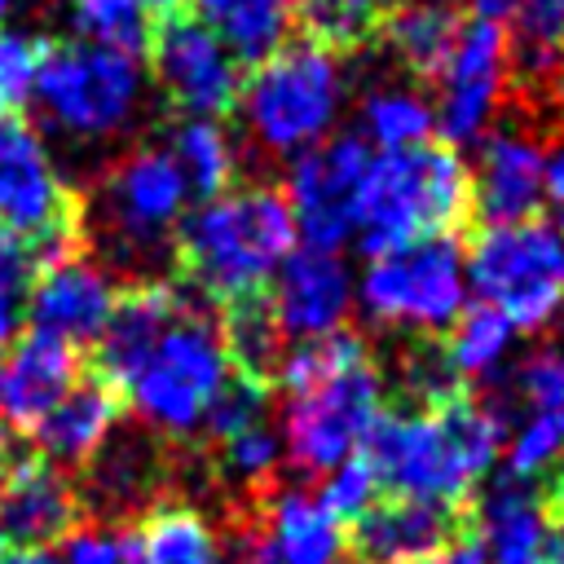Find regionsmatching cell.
Segmentation results:
<instances>
[{
    "label": "cell",
    "mask_w": 564,
    "mask_h": 564,
    "mask_svg": "<svg viewBox=\"0 0 564 564\" xmlns=\"http://www.w3.org/2000/svg\"><path fill=\"white\" fill-rule=\"evenodd\" d=\"M502 449L498 419L467 388L441 405L383 410L357 449L379 489L467 507L471 489L489 476Z\"/></svg>",
    "instance_id": "1"
},
{
    "label": "cell",
    "mask_w": 564,
    "mask_h": 564,
    "mask_svg": "<svg viewBox=\"0 0 564 564\" xmlns=\"http://www.w3.org/2000/svg\"><path fill=\"white\" fill-rule=\"evenodd\" d=\"M300 247L278 185H238L194 203L176 225V260L207 300L238 304L269 291L278 264Z\"/></svg>",
    "instance_id": "2"
},
{
    "label": "cell",
    "mask_w": 564,
    "mask_h": 564,
    "mask_svg": "<svg viewBox=\"0 0 564 564\" xmlns=\"http://www.w3.org/2000/svg\"><path fill=\"white\" fill-rule=\"evenodd\" d=\"M471 216V167L458 150L427 141L414 150L370 154L361 203H357V247L392 256L419 238L458 234Z\"/></svg>",
    "instance_id": "3"
},
{
    "label": "cell",
    "mask_w": 564,
    "mask_h": 564,
    "mask_svg": "<svg viewBox=\"0 0 564 564\" xmlns=\"http://www.w3.org/2000/svg\"><path fill=\"white\" fill-rule=\"evenodd\" d=\"M229 370L234 366H229L220 326L185 291L167 313V322L154 330V339L141 348V357L123 370V379L110 392L128 401L154 432L189 436L203 427V414L220 392V383L229 379Z\"/></svg>",
    "instance_id": "4"
},
{
    "label": "cell",
    "mask_w": 564,
    "mask_h": 564,
    "mask_svg": "<svg viewBox=\"0 0 564 564\" xmlns=\"http://www.w3.org/2000/svg\"><path fill=\"white\" fill-rule=\"evenodd\" d=\"M238 106L260 150L295 159L335 132L344 106L339 62L317 44H286L242 79Z\"/></svg>",
    "instance_id": "5"
},
{
    "label": "cell",
    "mask_w": 564,
    "mask_h": 564,
    "mask_svg": "<svg viewBox=\"0 0 564 564\" xmlns=\"http://www.w3.org/2000/svg\"><path fill=\"white\" fill-rule=\"evenodd\" d=\"M463 273L476 304L498 308L516 335L542 330L564 300V234L542 216L485 225L463 251Z\"/></svg>",
    "instance_id": "6"
},
{
    "label": "cell",
    "mask_w": 564,
    "mask_h": 564,
    "mask_svg": "<svg viewBox=\"0 0 564 564\" xmlns=\"http://www.w3.org/2000/svg\"><path fill=\"white\" fill-rule=\"evenodd\" d=\"M141 97H145L141 57L93 48L79 40L44 48L31 93L44 123H53L75 141H101L123 132L137 119Z\"/></svg>",
    "instance_id": "7"
},
{
    "label": "cell",
    "mask_w": 564,
    "mask_h": 564,
    "mask_svg": "<svg viewBox=\"0 0 564 564\" xmlns=\"http://www.w3.org/2000/svg\"><path fill=\"white\" fill-rule=\"evenodd\" d=\"M357 304L379 326L441 335L467 308V273L458 234L419 238L392 256H375L357 282Z\"/></svg>",
    "instance_id": "8"
},
{
    "label": "cell",
    "mask_w": 564,
    "mask_h": 564,
    "mask_svg": "<svg viewBox=\"0 0 564 564\" xmlns=\"http://www.w3.org/2000/svg\"><path fill=\"white\" fill-rule=\"evenodd\" d=\"M0 234L18 238L40 264L75 251L79 212L48 145L18 115H0Z\"/></svg>",
    "instance_id": "9"
},
{
    "label": "cell",
    "mask_w": 564,
    "mask_h": 564,
    "mask_svg": "<svg viewBox=\"0 0 564 564\" xmlns=\"http://www.w3.org/2000/svg\"><path fill=\"white\" fill-rule=\"evenodd\" d=\"M379 414H383V379L366 357L330 375L326 383L286 397L282 449L300 471L326 476L330 467H339L366 445Z\"/></svg>",
    "instance_id": "10"
},
{
    "label": "cell",
    "mask_w": 564,
    "mask_h": 564,
    "mask_svg": "<svg viewBox=\"0 0 564 564\" xmlns=\"http://www.w3.org/2000/svg\"><path fill=\"white\" fill-rule=\"evenodd\" d=\"M366 167H370V145L357 132L326 137L322 145L291 159L282 198L291 207V220L304 247L339 251L352 238Z\"/></svg>",
    "instance_id": "11"
},
{
    "label": "cell",
    "mask_w": 564,
    "mask_h": 564,
    "mask_svg": "<svg viewBox=\"0 0 564 564\" xmlns=\"http://www.w3.org/2000/svg\"><path fill=\"white\" fill-rule=\"evenodd\" d=\"M145 53L154 57V79L163 97L185 119H220L238 106L242 66L194 13L172 9L167 18H159Z\"/></svg>",
    "instance_id": "12"
},
{
    "label": "cell",
    "mask_w": 564,
    "mask_h": 564,
    "mask_svg": "<svg viewBox=\"0 0 564 564\" xmlns=\"http://www.w3.org/2000/svg\"><path fill=\"white\" fill-rule=\"evenodd\" d=\"M185 212H189L185 176L176 172L172 154L159 145H141L123 154L101 181V225L128 256L176 238Z\"/></svg>",
    "instance_id": "13"
},
{
    "label": "cell",
    "mask_w": 564,
    "mask_h": 564,
    "mask_svg": "<svg viewBox=\"0 0 564 564\" xmlns=\"http://www.w3.org/2000/svg\"><path fill=\"white\" fill-rule=\"evenodd\" d=\"M502 84H507V31L485 18L463 22V31L436 75L432 115H436L441 145H449L458 154H463V145H476L489 132Z\"/></svg>",
    "instance_id": "14"
},
{
    "label": "cell",
    "mask_w": 564,
    "mask_h": 564,
    "mask_svg": "<svg viewBox=\"0 0 564 564\" xmlns=\"http://www.w3.org/2000/svg\"><path fill=\"white\" fill-rule=\"evenodd\" d=\"M115 300H119V286L110 269L88 260L84 251H66L35 269L26 326L31 335L57 339L66 348H93L115 313Z\"/></svg>",
    "instance_id": "15"
},
{
    "label": "cell",
    "mask_w": 564,
    "mask_h": 564,
    "mask_svg": "<svg viewBox=\"0 0 564 564\" xmlns=\"http://www.w3.org/2000/svg\"><path fill=\"white\" fill-rule=\"evenodd\" d=\"M463 533H471V502L449 507L432 498L388 494V498H375L352 520L348 560L352 564H414V560L445 551Z\"/></svg>",
    "instance_id": "16"
},
{
    "label": "cell",
    "mask_w": 564,
    "mask_h": 564,
    "mask_svg": "<svg viewBox=\"0 0 564 564\" xmlns=\"http://www.w3.org/2000/svg\"><path fill=\"white\" fill-rule=\"evenodd\" d=\"M352 295H357V286H352V273L339 260V251L295 247L278 264L269 291H264V304H269L282 339L300 344V339H322V335L344 330Z\"/></svg>",
    "instance_id": "17"
},
{
    "label": "cell",
    "mask_w": 564,
    "mask_h": 564,
    "mask_svg": "<svg viewBox=\"0 0 564 564\" xmlns=\"http://www.w3.org/2000/svg\"><path fill=\"white\" fill-rule=\"evenodd\" d=\"M79 489L70 476L40 458H13L0 476V546H53L79 520Z\"/></svg>",
    "instance_id": "18"
},
{
    "label": "cell",
    "mask_w": 564,
    "mask_h": 564,
    "mask_svg": "<svg viewBox=\"0 0 564 564\" xmlns=\"http://www.w3.org/2000/svg\"><path fill=\"white\" fill-rule=\"evenodd\" d=\"M542 198V145L516 128L485 132L471 172V216H480L485 225H516L533 220Z\"/></svg>",
    "instance_id": "19"
},
{
    "label": "cell",
    "mask_w": 564,
    "mask_h": 564,
    "mask_svg": "<svg viewBox=\"0 0 564 564\" xmlns=\"http://www.w3.org/2000/svg\"><path fill=\"white\" fill-rule=\"evenodd\" d=\"M115 423H119V397L101 383V379H88V383H70L31 427L35 436V454L57 463L62 471L66 467H84L88 458H97L110 436H115Z\"/></svg>",
    "instance_id": "20"
},
{
    "label": "cell",
    "mask_w": 564,
    "mask_h": 564,
    "mask_svg": "<svg viewBox=\"0 0 564 564\" xmlns=\"http://www.w3.org/2000/svg\"><path fill=\"white\" fill-rule=\"evenodd\" d=\"M485 564H546V507L529 480L498 476L471 507Z\"/></svg>",
    "instance_id": "21"
},
{
    "label": "cell",
    "mask_w": 564,
    "mask_h": 564,
    "mask_svg": "<svg viewBox=\"0 0 564 564\" xmlns=\"http://www.w3.org/2000/svg\"><path fill=\"white\" fill-rule=\"evenodd\" d=\"M75 348L44 335H18L0 361V419L9 427H35V419L75 383Z\"/></svg>",
    "instance_id": "22"
},
{
    "label": "cell",
    "mask_w": 564,
    "mask_h": 564,
    "mask_svg": "<svg viewBox=\"0 0 564 564\" xmlns=\"http://www.w3.org/2000/svg\"><path fill=\"white\" fill-rule=\"evenodd\" d=\"M507 75L564 106V0H520L507 35Z\"/></svg>",
    "instance_id": "23"
},
{
    "label": "cell",
    "mask_w": 564,
    "mask_h": 564,
    "mask_svg": "<svg viewBox=\"0 0 564 564\" xmlns=\"http://www.w3.org/2000/svg\"><path fill=\"white\" fill-rule=\"evenodd\" d=\"M194 18L225 44V53L242 66L256 70L273 53H282L291 40V4L286 0H189Z\"/></svg>",
    "instance_id": "24"
},
{
    "label": "cell",
    "mask_w": 564,
    "mask_h": 564,
    "mask_svg": "<svg viewBox=\"0 0 564 564\" xmlns=\"http://www.w3.org/2000/svg\"><path fill=\"white\" fill-rule=\"evenodd\" d=\"M256 533L282 564H348V542H344L339 524L304 489L273 494L264 524Z\"/></svg>",
    "instance_id": "25"
},
{
    "label": "cell",
    "mask_w": 564,
    "mask_h": 564,
    "mask_svg": "<svg viewBox=\"0 0 564 564\" xmlns=\"http://www.w3.org/2000/svg\"><path fill=\"white\" fill-rule=\"evenodd\" d=\"M383 40L392 44V53L419 75V79H436L458 31H463V18L454 4L445 0H397L388 13H383Z\"/></svg>",
    "instance_id": "26"
},
{
    "label": "cell",
    "mask_w": 564,
    "mask_h": 564,
    "mask_svg": "<svg viewBox=\"0 0 564 564\" xmlns=\"http://www.w3.org/2000/svg\"><path fill=\"white\" fill-rule=\"evenodd\" d=\"M167 154L176 163V172L185 176V189L189 198H216L234 185V141L229 132L220 128V119H181L172 128V141H167Z\"/></svg>",
    "instance_id": "27"
},
{
    "label": "cell",
    "mask_w": 564,
    "mask_h": 564,
    "mask_svg": "<svg viewBox=\"0 0 564 564\" xmlns=\"http://www.w3.org/2000/svg\"><path fill=\"white\" fill-rule=\"evenodd\" d=\"M511 344H516V326L498 308L471 304V308H463L454 317V326H449L441 348H445L449 370L463 383H476V379H494L498 370H507Z\"/></svg>",
    "instance_id": "28"
},
{
    "label": "cell",
    "mask_w": 564,
    "mask_h": 564,
    "mask_svg": "<svg viewBox=\"0 0 564 564\" xmlns=\"http://www.w3.org/2000/svg\"><path fill=\"white\" fill-rule=\"evenodd\" d=\"M436 132V115H432V101L410 93V88H375L366 101H361V141L375 145L379 154H392V150H414V145H427Z\"/></svg>",
    "instance_id": "29"
},
{
    "label": "cell",
    "mask_w": 564,
    "mask_h": 564,
    "mask_svg": "<svg viewBox=\"0 0 564 564\" xmlns=\"http://www.w3.org/2000/svg\"><path fill=\"white\" fill-rule=\"evenodd\" d=\"M70 35L93 48H115L141 57L154 35V9L145 0H70Z\"/></svg>",
    "instance_id": "30"
},
{
    "label": "cell",
    "mask_w": 564,
    "mask_h": 564,
    "mask_svg": "<svg viewBox=\"0 0 564 564\" xmlns=\"http://www.w3.org/2000/svg\"><path fill=\"white\" fill-rule=\"evenodd\" d=\"M141 564H220V546L212 524L181 502H163L137 529Z\"/></svg>",
    "instance_id": "31"
},
{
    "label": "cell",
    "mask_w": 564,
    "mask_h": 564,
    "mask_svg": "<svg viewBox=\"0 0 564 564\" xmlns=\"http://www.w3.org/2000/svg\"><path fill=\"white\" fill-rule=\"evenodd\" d=\"M220 339H225L229 366H234L238 375H251V379L273 383L278 361H282V352H286V339H282V330H278V322H273L264 295L225 304Z\"/></svg>",
    "instance_id": "32"
},
{
    "label": "cell",
    "mask_w": 564,
    "mask_h": 564,
    "mask_svg": "<svg viewBox=\"0 0 564 564\" xmlns=\"http://www.w3.org/2000/svg\"><path fill=\"white\" fill-rule=\"evenodd\" d=\"M366 357H370V348L352 330H335V335H322V339H300V344H286L273 383L286 397H295V392H308V388L326 383L330 375H339V370H348Z\"/></svg>",
    "instance_id": "33"
},
{
    "label": "cell",
    "mask_w": 564,
    "mask_h": 564,
    "mask_svg": "<svg viewBox=\"0 0 564 564\" xmlns=\"http://www.w3.org/2000/svg\"><path fill=\"white\" fill-rule=\"evenodd\" d=\"M291 13L304 26V44L326 53H348L383 26V9L375 0H300Z\"/></svg>",
    "instance_id": "34"
},
{
    "label": "cell",
    "mask_w": 564,
    "mask_h": 564,
    "mask_svg": "<svg viewBox=\"0 0 564 564\" xmlns=\"http://www.w3.org/2000/svg\"><path fill=\"white\" fill-rule=\"evenodd\" d=\"M564 458V405L524 410L507 427V476L533 480Z\"/></svg>",
    "instance_id": "35"
},
{
    "label": "cell",
    "mask_w": 564,
    "mask_h": 564,
    "mask_svg": "<svg viewBox=\"0 0 564 564\" xmlns=\"http://www.w3.org/2000/svg\"><path fill=\"white\" fill-rule=\"evenodd\" d=\"M278 458H282V441H278V432L269 423L242 427V432L220 441V471L242 489L269 485L273 471H278Z\"/></svg>",
    "instance_id": "36"
},
{
    "label": "cell",
    "mask_w": 564,
    "mask_h": 564,
    "mask_svg": "<svg viewBox=\"0 0 564 564\" xmlns=\"http://www.w3.org/2000/svg\"><path fill=\"white\" fill-rule=\"evenodd\" d=\"M264 414H269V383L229 370V379L220 383V392L212 397V405H207V414H203V427H207L216 441H225V436H234V432H242V427L264 423Z\"/></svg>",
    "instance_id": "37"
},
{
    "label": "cell",
    "mask_w": 564,
    "mask_h": 564,
    "mask_svg": "<svg viewBox=\"0 0 564 564\" xmlns=\"http://www.w3.org/2000/svg\"><path fill=\"white\" fill-rule=\"evenodd\" d=\"M44 48L48 44L40 35L0 26V115H18L22 106H31Z\"/></svg>",
    "instance_id": "38"
},
{
    "label": "cell",
    "mask_w": 564,
    "mask_h": 564,
    "mask_svg": "<svg viewBox=\"0 0 564 564\" xmlns=\"http://www.w3.org/2000/svg\"><path fill=\"white\" fill-rule=\"evenodd\" d=\"M313 498H317V507H322L335 524H352V520L379 498V480H375L370 463H366L361 454H352V458H344L339 467H330V471L322 476V489H317Z\"/></svg>",
    "instance_id": "39"
},
{
    "label": "cell",
    "mask_w": 564,
    "mask_h": 564,
    "mask_svg": "<svg viewBox=\"0 0 564 564\" xmlns=\"http://www.w3.org/2000/svg\"><path fill=\"white\" fill-rule=\"evenodd\" d=\"M40 260L9 234H0V344L18 339L26 326V300L35 282Z\"/></svg>",
    "instance_id": "40"
},
{
    "label": "cell",
    "mask_w": 564,
    "mask_h": 564,
    "mask_svg": "<svg viewBox=\"0 0 564 564\" xmlns=\"http://www.w3.org/2000/svg\"><path fill=\"white\" fill-rule=\"evenodd\" d=\"M57 564H141V538L128 524H84L66 533Z\"/></svg>",
    "instance_id": "41"
},
{
    "label": "cell",
    "mask_w": 564,
    "mask_h": 564,
    "mask_svg": "<svg viewBox=\"0 0 564 564\" xmlns=\"http://www.w3.org/2000/svg\"><path fill=\"white\" fill-rule=\"evenodd\" d=\"M401 375H405V392H410L419 405H441V401H449V397L463 392V379L449 370L445 348H441L436 339L414 344V348L405 352Z\"/></svg>",
    "instance_id": "42"
},
{
    "label": "cell",
    "mask_w": 564,
    "mask_h": 564,
    "mask_svg": "<svg viewBox=\"0 0 564 564\" xmlns=\"http://www.w3.org/2000/svg\"><path fill=\"white\" fill-rule=\"evenodd\" d=\"M414 564H485V551H480V538H476V529H471V533H463L458 542H449L445 551H436V555H427V560H414Z\"/></svg>",
    "instance_id": "43"
},
{
    "label": "cell",
    "mask_w": 564,
    "mask_h": 564,
    "mask_svg": "<svg viewBox=\"0 0 564 564\" xmlns=\"http://www.w3.org/2000/svg\"><path fill=\"white\" fill-rule=\"evenodd\" d=\"M542 185H546V198L564 207V132L555 137L551 154H542Z\"/></svg>",
    "instance_id": "44"
},
{
    "label": "cell",
    "mask_w": 564,
    "mask_h": 564,
    "mask_svg": "<svg viewBox=\"0 0 564 564\" xmlns=\"http://www.w3.org/2000/svg\"><path fill=\"white\" fill-rule=\"evenodd\" d=\"M0 564H57V555L44 546H0Z\"/></svg>",
    "instance_id": "45"
},
{
    "label": "cell",
    "mask_w": 564,
    "mask_h": 564,
    "mask_svg": "<svg viewBox=\"0 0 564 564\" xmlns=\"http://www.w3.org/2000/svg\"><path fill=\"white\" fill-rule=\"evenodd\" d=\"M467 4H471V18H485V22H498L502 26L516 13L520 0H467Z\"/></svg>",
    "instance_id": "46"
},
{
    "label": "cell",
    "mask_w": 564,
    "mask_h": 564,
    "mask_svg": "<svg viewBox=\"0 0 564 564\" xmlns=\"http://www.w3.org/2000/svg\"><path fill=\"white\" fill-rule=\"evenodd\" d=\"M546 564H564V511L546 516Z\"/></svg>",
    "instance_id": "47"
},
{
    "label": "cell",
    "mask_w": 564,
    "mask_h": 564,
    "mask_svg": "<svg viewBox=\"0 0 564 564\" xmlns=\"http://www.w3.org/2000/svg\"><path fill=\"white\" fill-rule=\"evenodd\" d=\"M242 564H282L269 546H264V538L260 533H251V542H247V555H242Z\"/></svg>",
    "instance_id": "48"
},
{
    "label": "cell",
    "mask_w": 564,
    "mask_h": 564,
    "mask_svg": "<svg viewBox=\"0 0 564 564\" xmlns=\"http://www.w3.org/2000/svg\"><path fill=\"white\" fill-rule=\"evenodd\" d=\"M13 458H18V454H13V427L0 419V476L9 471V463H13Z\"/></svg>",
    "instance_id": "49"
},
{
    "label": "cell",
    "mask_w": 564,
    "mask_h": 564,
    "mask_svg": "<svg viewBox=\"0 0 564 564\" xmlns=\"http://www.w3.org/2000/svg\"><path fill=\"white\" fill-rule=\"evenodd\" d=\"M551 511H564V463H560V471L551 480Z\"/></svg>",
    "instance_id": "50"
},
{
    "label": "cell",
    "mask_w": 564,
    "mask_h": 564,
    "mask_svg": "<svg viewBox=\"0 0 564 564\" xmlns=\"http://www.w3.org/2000/svg\"><path fill=\"white\" fill-rule=\"evenodd\" d=\"M13 9H18V0H0V26H9V18H13Z\"/></svg>",
    "instance_id": "51"
},
{
    "label": "cell",
    "mask_w": 564,
    "mask_h": 564,
    "mask_svg": "<svg viewBox=\"0 0 564 564\" xmlns=\"http://www.w3.org/2000/svg\"><path fill=\"white\" fill-rule=\"evenodd\" d=\"M145 4H150V9H167V13H172V9H181L185 0H145Z\"/></svg>",
    "instance_id": "52"
},
{
    "label": "cell",
    "mask_w": 564,
    "mask_h": 564,
    "mask_svg": "<svg viewBox=\"0 0 564 564\" xmlns=\"http://www.w3.org/2000/svg\"><path fill=\"white\" fill-rule=\"evenodd\" d=\"M560 322H564V300H560Z\"/></svg>",
    "instance_id": "53"
},
{
    "label": "cell",
    "mask_w": 564,
    "mask_h": 564,
    "mask_svg": "<svg viewBox=\"0 0 564 564\" xmlns=\"http://www.w3.org/2000/svg\"><path fill=\"white\" fill-rule=\"evenodd\" d=\"M0 361H4V352H0Z\"/></svg>",
    "instance_id": "54"
}]
</instances>
